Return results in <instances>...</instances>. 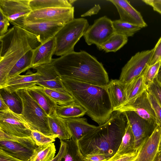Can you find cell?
Listing matches in <instances>:
<instances>
[{
  "label": "cell",
  "mask_w": 161,
  "mask_h": 161,
  "mask_svg": "<svg viewBox=\"0 0 161 161\" xmlns=\"http://www.w3.org/2000/svg\"><path fill=\"white\" fill-rule=\"evenodd\" d=\"M0 149L11 156L25 161H29L34 149L17 142L0 140Z\"/></svg>",
  "instance_id": "23"
},
{
  "label": "cell",
  "mask_w": 161,
  "mask_h": 161,
  "mask_svg": "<svg viewBox=\"0 0 161 161\" xmlns=\"http://www.w3.org/2000/svg\"><path fill=\"white\" fill-rule=\"evenodd\" d=\"M153 52L149 65L161 60V37L153 48Z\"/></svg>",
  "instance_id": "41"
},
{
  "label": "cell",
  "mask_w": 161,
  "mask_h": 161,
  "mask_svg": "<svg viewBox=\"0 0 161 161\" xmlns=\"http://www.w3.org/2000/svg\"><path fill=\"white\" fill-rule=\"evenodd\" d=\"M31 136L38 147L52 143L58 138L57 135L47 136L34 130H31Z\"/></svg>",
  "instance_id": "38"
},
{
  "label": "cell",
  "mask_w": 161,
  "mask_h": 161,
  "mask_svg": "<svg viewBox=\"0 0 161 161\" xmlns=\"http://www.w3.org/2000/svg\"><path fill=\"white\" fill-rule=\"evenodd\" d=\"M153 48L138 52L132 56L122 68L119 80L123 84H127L141 75L149 65Z\"/></svg>",
  "instance_id": "8"
},
{
  "label": "cell",
  "mask_w": 161,
  "mask_h": 161,
  "mask_svg": "<svg viewBox=\"0 0 161 161\" xmlns=\"http://www.w3.org/2000/svg\"><path fill=\"white\" fill-rule=\"evenodd\" d=\"M52 63L61 77L104 86L110 81L103 64L84 51L53 58Z\"/></svg>",
  "instance_id": "2"
},
{
  "label": "cell",
  "mask_w": 161,
  "mask_h": 161,
  "mask_svg": "<svg viewBox=\"0 0 161 161\" xmlns=\"http://www.w3.org/2000/svg\"><path fill=\"white\" fill-rule=\"evenodd\" d=\"M161 61V60L153 64L148 65L142 73L146 86L153 82L156 78Z\"/></svg>",
  "instance_id": "37"
},
{
  "label": "cell",
  "mask_w": 161,
  "mask_h": 161,
  "mask_svg": "<svg viewBox=\"0 0 161 161\" xmlns=\"http://www.w3.org/2000/svg\"><path fill=\"white\" fill-rule=\"evenodd\" d=\"M56 47L55 37L40 44L33 49L32 68L52 63V56L54 54Z\"/></svg>",
  "instance_id": "18"
},
{
  "label": "cell",
  "mask_w": 161,
  "mask_h": 161,
  "mask_svg": "<svg viewBox=\"0 0 161 161\" xmlns=\"http://www.w3.org/2000/svg\"><path fill=\"white\" fill-rule=\"evenodd\" d=\"M29 4L32 11L45 8L73 7L69 0H30Z\"/></svg>",
  "instance_id": "30"
},
{
  "label": "cell",
  "mask_w": 161,
  "mask_h": 161,
  "mask_svg": "<svg viewBox=\"0 0 161 161\" xmlns=\"http://www.w3.org/2000/svg\"><path fill=\"white\" fill-rule=\"evenodd\" d=\"M113 24L115 32L123 35L127 37L132 36L141 29L138 26L119 19L113 21Z\"/></svg>",
  "instance_id": "35"
},
{
  "label": "cell",
  "mask_w": 161,
  "mask_h": 161,
  "mask_svg": "<svg viewBox=\"0 0 161 161\" xmlns=\"http://www.w3.org/2000/svg\"><path fill=\"white\" fill-rule=\"evenodd\" d=\"M0 129L16 136H31V130L21 114H16L10 110L0 111Z\"/></svg>",
  "instance_id": "11"
},
{
  "label": "cell",
  "mask_w": 161,
  "mask_h": 161,
  "mask_svg": "<svg viewBox=\"0 0 161 161\" xmlns=\"http://www.w3.org/2000/svg\"><path fill=\"white\" fill-rule=\"evenodd\" d=\"M0 97L11 111L17 114H21L22 102L17 92H11L3 88L0 89Z\"/></svg>",
  "instance_id": "28"
},
{
  "label": "cell",
  "mask_w": 161,
  "mask_h": 161,
  "mask_svg": "<svg viewBox=\"0 0 161 161\" xmlns=\"http://www.w3.org/2000/svg\"><path fill=\"white\" fill-rule=\"evenodd\" d=\"M124 85L127 98L126 104L134 102L147 90L142 74Z\"/></svg>",
  "instance_id": "24"
},
{
  "label": "cell",
  "mask_w": 161,
  "mask_h": 161,
  "mask_svg": "<svg viewBox=\"0 0 161 161\" xmlns=\"http://www.w3.org/2000/svg\"><path fill=\"white\" fill-rule=\"evenodd\" d=\"M128 40L127 36L115 32L109 39L97 48L106 53L115 52L126 44Z\"/></svg>",
  "instance_id": "31"
},
{
  "label": "cell",
  "mask_w": 161,
  "mask_h": 161,
  "mask_svg": "<svg viewBox=\"0 0 161 161\" xmlns=\"http://www.w3.org/2000/svg\"><path fill=\"white\" fill-rule=\"evenodd\" d=\"M64 141L66 144L65 153L61 161H88L81 154L78 141L71 138Z\"/></svg>",
  "instance_id": "29"
},
{
  "label": "cell",
  "mask_w": 161,
  "mask_h": 161,
  "mask_svg": "<svg viewBox=\"0 0 161 161\" xmlns=\"http://www.w3.org/2000/svg\"><path fill=\"white\" fill-rule=\"evenodd\" d=\"M147 92L149 99L155 115L157 125L161 127V106L155 97Z\"/></svg>",
  "instance_id": "40"
},
{
  "label": "cell",
  "mask_w": 161,
  "mask_h": 161,
  "mask_svg": "<svg viewBox=\"0 0 161 161\" xmlns=\"http://www.w3.org/2000/svg\"><path fill=\"white\" fill-rule=\"evenodd\" d=\"M43 91L57 105H64L74 102L72 97L67 92H64L42 87Z\"/></svg>",
  "instance_id": "34"
},
{
  "label": "cell",
  "mask_w": 161,
  "mask_h": 161,
  "mask_svg": "<svg viewBox=\"0 0 161 161\" xmlns=\"http://www.w3.org/2000/svg\"><path fill=\"white\" fill-rule=\"evenodd\" d=\"M56 149L54 143L38 147L29 161H51L54 157Z\"/></svg>",
  "instance_id": "32"
},
{
  "label": "cell",
  "mask_w": 161,
  "mask_h": 161,
  "mask_svg": "<svg viewBox=\"0 0 161 161\" xmlns=\"http://www.w3.org/2000/svg\"><path fill=\"white\" fill-rule=\"evenodd\" d=\"M127 120L123 112L113 111L109 119L78 141L82 155L102 154L110 158L116 153L124 134Z\"/></svg>",
  "instance_id": "1"
},
{
  "label": "cell",
  "mask_w": 161,
  "mask_h": 161,
  "mask_svg": "<svg viewBox=\"0 0 161 161\" xmlns=\"http://www.w3.org/2000/svg\"><path fill=\"white\" fill-rule=\"evenodd\" d=\"M30 0H0V11L10 23L23 28L26 17L32 11Z\"/></svg>",
  "instance_id": "10"
},
{
  "label": "cell",
  "mask_w": 161,
  "mask_h": 161,
  "mask_svg": "<svg viewBox=\"0 0 161 161\" xmlns=\"http://www.w3.org/2000/svg\"><path fill=\"white\" fill-rule=\"evenodd\" d=\"M129 123L135 139V146L138 150L144 141L149 137L157 125L139 116L133 111L123 112Z\"/></svg>",
  "instance_id": "12"
},
{
  "label": "cell",
  "mask_w": 161,
  "mask_h": 161,
  "mask_svg": "<svg viewBox=\"0 0 161 161\" xmlns=\"http://www.w3.org/2000/svg\"><path fill=\"white\" fill-rule=\"evenodd\" d=\"M161 135V127L157 125L152 135L138 149L137 157L134 161H154L159 151Z\"/></svg>",
  "instance_id": "15"
},
{
  "label": "cell",
  "mask_w": 161,
  "mask_h": 161,
  "mask_svg": "<svg viewBox=\"0 0 161 161\" xmlns=\"http://www.w3.org/2000/svg\"><path fill=\"white\" fill-rule=\"evenodd\" d=\"M161 150V135L160 136V141L159 144V151Z\"/></svg>",
  "instance_id": "52"
},
{
  "label": "cell",
  "mask_w": 161,
  "mask_h": 161,
  "mask_svg": "<svg viewBox=\"0 0 161 161\" xmlns=\"http://www.w3.org/2000/svg\"><path fill=\"white\" fill-rule=\"evenodd\" d=\"M135 146V139L130 126L127 122L121 142L115 154L110 159H114L121 155L137 151Z\"/></svg>",
  "instance_id": "26"
},
{
  "label": "cell",
  "mask_w": 161,
  "mask_h": 161,
  "mask_svg": "<svg viewBox=\"0 0 161 161\" xmlns=\"http://www.w3.org/2000/svg\"><path fill=\"white\" fill-rule=\"evenodd\" d=\"M22 103V116L31 130L51 136L48 116L43 109L29 94L26 89L17 91Z\"/></svg>",
  "instance_id": "6"
},
{
  "label": "cell",
  "mask_w": 161,
  "mask_h": 161,
  "mask_svg": "<svg viewBox=\"0 0 161 161\" xmlns=\"http://www.w3.org/2000/svg\"><path fill=\"white\" fill-rule=\"evenodd\" d=\"M48 120L53 135H57L60 140H69L71 138L65 119L58 116L55 113L51 116H48Z\"/></svg>",
  "instance_id": "25"
},
{
  "label": "cell",
  "mask_w": 161,
  "mask_h": 161,
  "mask_svg": "<svg viewBox=\"0 0 161 161\" xmlns=\"http://www.w3.org/2000/svg\"><path fill=\"white\" fill-rule=\"evenodd\" d=\"M142 1L151 6L154 11L161 14V0H145Z\"/></svg>",
  "instance_id": "44"
},
{
  "label": "cell",
  "mask_w": 161,
  "mask_h": 161,
  "mask_svg": "<svg viewBox=\"0 0 161 161\" xmlns=\"http://www.w3.org/2000/svg\"><path fill=\"white\" fill-rule=\"evenodd\" d=\"M9 24L10 22L8 19L0 11V37L8 31Z\"/></svg>",
  "instance_id": "42"
},
{
  "label": "cell",
  "mask_w": 161,
  "mask_h": 161,
  "mask_svg": "<svg viewBox=\"0 0 161 161\" xmlns=\"http://www.w3.org/2000/svg\"><path fill=\"white\" fill-rule=\"evenodd\" d=\"M101 9L99 5H95L86 12L81 15L82 17L86 16H91L92 15L97 14Z\"/></svg>",
  "instance_id": "48"
},
{
  "label": "cell",
  "mask_w": 161,
  "mask_h": 161,
  "mask_svg": "<svg viewBox=\"0 0 161 161\" xmlns=\"http://www.w3.org/2000/svg\"><path fill=\"white\" fill-rule=\"evenodd\" d=\"M37 76L36 73L30 70L25 75H19L9 78L2 88L11 92L27 89L36 85Z\"/></svg>",
  "instance_id": "19"
},
{
  "label": "cell",
  "mask_w": 161,
  "mask_h": 161,
  "mask_svg": "<svg viewBox=\"0 0 161 161\" xmlns=\"http://www.w3.org/2000/svg\"><path fill=\"white\" fill-rule=\"evenodd\" d=\"M74 13L73 6L33 10L26 17L24 24L49 22L64 25L74 19Z\"/></svg>",
  "instance_id": "7"
},
{
  "label": "cell",
  "mask_w": 161,
  "mask_h": 161,
  "mask_svg": "<svg viewBox=\"0 0 161 161\" xmlns=\"http://www.w3.org/2000/svg\"><path fill=\"white\" fill-rule=\"evenodd\" d=\"M10 110L8 106L2 98L0 97V111H6Z\"/></svg>",
  "instance_id": "49"
},
{
  "label": "cell",
  "mask_w": 161,
  "mask_h": 161,
  "mask_svg": "<svg viewBox=\"0 0 161 161\" xmlns=\"http://www.w3.org/2000/svg\"><path fill=\"white\" fill-rule=\"evenodd\" d=\"M65 119L71 138L78 141L97 127L89 124L85 118Z\"/></svg>",
  "instance_id": "21"
},
{
  "label": "cell",
  "mask_w": 161,
  "mask_h": 161,
  "mask_svg": "<svg viewBox=\"0 0 161 161\" xmlns=\"http://www.w3.org/2000/svg\"><path fill=\"white\" fill-rule=\"evenodd\" d=\"M0 89L4 86L16 63L29 50L40 44L36 37L24 28L14 25L0 37Z\"/></svg>",
  "instance_id": "4"
},
{
  "label": "cell",
  "mask_w": 161,
  "mask_h": 161,
  "mask_svg": "<svg viewBox=\"0 0 161 161\" xmlns=\"http://www.w3.org/2000/svg\"><path fill=\"white\" fill-rule=\"evenodd\" d=\"M66 91L74 102L99 125L105 123L113 112L107 86H101L62 77Z\"/></svg>",
  "instance_id": "3"
},
{
  "label": "cell",
  "mask_w": 161,
  "mask_h": 161,
  "mask_svg": "<svg viewBox=\"0 0 161 161\" xmlns=\"http://www.w3.org/2000/svg\"><path fill=\"white\" fill-rule=\"evenodd\" d=\"M113 111H116L125 105L127 98L124 85L119 80H111L107 86Z\"/></svg>",
  "instance_id": "20"
},
{
  "label": "cell",
  "mask_w": 161,
  "mask_h": 161,
  "mask_svg": "<svg viewBox=\"0 0 161 161\" xmlns=\"http://www.w3.org/2000/svg\"><path fill=\"white\" fill-rule=\"evenodd\" d=\"M60 145L58 153L51 161H61L65 153L66 144L64 140H60Z\"/></svg>",
  "instance_id": "46"
},
{
  "label": "cell",
  "mask_w": 161,
  "mask_h": 161,
  "mask_svg": "<svg viewBox=\"0 0 161 161\" xmlns=\"http://www.w3.org/2000/svg\"><path fill=\"white\" fill-rule=\"evenodd\" d=\"M37 74L36 85L58 91L67 92L62 77L51 63L35 68Z\"/></svg>",
  "instance_id": "13"
},
{
  "label": "cell",
  "mask_w": 161,
  "mask_h": 161,
  "mask_svg": "<svg viewBox=\"0 0 161 161\" xmlns=\"http://www.w3.org/2000/svg\"><path fill=\"white\" fill-rule=\"evenodd\" d=\"M116 7L120 16V20L138 26L141 28L147 25L140 13L126 0H109Z\"/></svg>",
  "instance_id": "16"
},
{
  "label": "cell",
  "mask_w": 161,
  "mask_h": 161,
  "mask_svg": "<svg viewBox=\"0 0 161 161\" xmlns=\"http://www.w3.org/2000/svg\"><path fill=\"white\" fill-rule=\"evenodd\" d=\"M56 114L64 119L79 118L86 114L85 110L75 102L64 105H57L56 110Z\"/></svg>",
  "instance_id": "27"
},
{
  "label": "cell",
  "mask_w": 161,
  "mask_h": 161,
  "mask_svg": "<svg viewBox=\"0 0 161 161\" xmlns=\"http://www.w3.org/2000/svg\"><path fill=\"white\" fill-rule=\"evenodd\" d=\"M87 20L74 18L64 25L55 36L56 47L54 55L61 56L74 51V47L89 27Z\"/></svg>",
  "instance_id": "5"
},
{
  "label": "cell",
  "mask_w": 161,
  "mask_h": 161,
  "mask_svg": "<svg viewBox=\"0 0 161 161\" xmlns=\"http://www.w3.org/2000/svg\"><path fill=\"white\" fill-rule=\"evenodd\" d=\"M113 21L106 16L95 20L88 27L83 37L89 45H95L97 47L105 42L115 33Z\"/></svg>",
  "instance_id": "9"
},
{
  "label": "cell",
  "mask_w": 161,
  "mask_h": 161,
  "mask_svg": "<svg viewBox=\"0 0 161 161\" xmlns=\"http://www.w3.org/2000/svg\"><path fill=\"white\" fill-rule=\"evenodd\" d=\"M138 150L137 151L127 153L121 155L114 159L106 161H134L137 157Z\"/></svg>",
  "instance_id": "43"
},
{
  "label": "cell",
  "mask_w": 161,
  "mask_h": 161,
  "mask_svg": "<svg viewBox=\"0 0 161 161\" xmlns=\"http://www.w3.org/2000/svg\"><path fill=\"white\" fill-rule=\"evenodd\" d=\"M26 90L48 116L56 113L57 105L43 91L42 86L36 85Z\"/></svg>",
  "instance_id": "22"
},
{
  "label": "cell",
  "mask_w": 161,
  "mask_h": 161,
  "mask_svg": "<svg viewBox=\"0 0 161 161\" xmlns=\"http://www.w3.org/2000/svg\"><path fill=\"white\" fill-rule=\"evenodd\" d=\"M146 90L155 97L161 106V86L159 84L156 78L153 82L147 86Z\"/></svg>",
  "instance_id": "39"
},
{
  "label": "cell",
  "mask_w": 161,
  "mask_h": 161,
  "mask_svg": "<svg viewBox=\"0 0 161 161\" xmlns=\"http://www.w3.org/2000/svg\"><path fill=\"white\" fill-rule=\"evenodd\" d=\"M154 161H161V150L158 151L155 158Z\"/></svg>",
  "instance_id": "51"
},
{
  "label": "cell",
  "mask_w": 161,
  "mask_h": 161,
  "mask_svg": "<svg viewBox=\"0 0 161 161\" xmlns=\"http://www.w3.org/2000/svg\"><path fill=\"white\" fill-rule=\"evenodd\" d=\"M0 161H25L14 158L0 149Z\"/></svg>",
  "instance_id": "47"
},
{
  "label": "cell",
  "mask_w": 161,
  "mask_h": 161,
  "mask_svg": "<svg viewBox=\"0 0 161 161\" xmlns=\"http://www.w3.org/2000/svg\"><path fill=\"white\" fill-rule=\"evenodd\" d=\"M64 25L49 22L26 23L24 24L23 28L35 35L42 44L54 37Z\"/></svg>",
  "instance_id": "17"
},
{
  "label": "cell",
  "mask_w": 161,
  "mask_h": 161,
  "mask_svg": "<svg viewBox=\"0 0 161 161\" xmlns=\"http://www.w3.org/2000/svg\"><path fill=\"white\" fill-rule=\"evenodd\" d=\"M85 157L88 161H106L109 159L106 156L99 154H89Z\"/></svg>",
  "instance_id": "45"
},
{
  "label": "cell",
  "mask_w": 161,
  "mask_h": 161,
  "mask_svg": "<svg viewBox=\"0 0 161 161\" xmlns=\"http://www.w3.org/2000/svg\"><path fill=\"white\" fill-rule=\"evenodd\" d=\"M116 111L122 112L134 111L149 123L157 125L155 115L149 99L147 90L134 102L126 104Z\"/></svg>",
  "instance_id": "14"
},
{
  "label": "cell",
  "mask_w": 161,
  "mask_h": 161,
  "mask_svg": "<svg viewBox=\"0 0 161 161\" xmlns=\"http://www.w3.org/2000/svg\"><path fill=\"white\" fill-rule=\"evenodd\" d=\"M33 49L28 51L16 63L8 74V80L32 68Z\"/></svg>",
  "instance_id": "33"
},
{
  "label": "cell",
  "mask_w": 161,
  "mask_h": 161,
  "mask_svg": "<svg viewBox=\"0 0 161 161\" xmlns=\"http://www.w3.org/2000/svg\"><path fill=\"white\" fill-rule=\"evenodd\" d=\"M156 79L159 84L161 86V61Z\"/></svg>",
  "instance_id": "50"
},
{
  "label": "cell",
  "mask_w": 161,
  "mask_h": 161,
  "mask_svg": "<svg viewBox=\"0 0 161 161\" xmlns=\"http://www.w3.org/2000/svg\"><path fill=\"white\" fill-rule=\"evenodd\" d=\"M0 140L15 142L33 149H35L37 147L31 136L26 137L16 136L6 133L1 129Z\"/></svg>",
  "instance_id": "36"
}]
</instances>
